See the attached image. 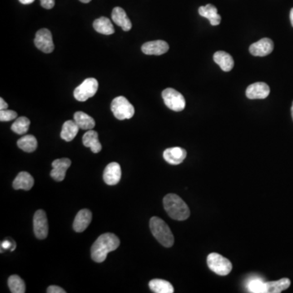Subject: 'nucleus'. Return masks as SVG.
<instances>
[{"label": "nucleus", "mask_w": 293, "mask_h": 293, "mask_svg": "<svg viewBox=\"0 0 293 293\" xmlns=\"http://www.w3.org/2000/svg\"><path fill=\"white\" fill-rule=\"evenodd\" d=\"M120 245V240L112 233H105L100 235L91 247V258L96 262L102 263L108 254L116 250Z\"/></svg>", "instance_id": "nucleus-1"}, {"label": "nucleus", "mask_w": 293, "mask_h": 293, "mask_svg": "<svg viewBox=\"0 0 293 293\" xmlns=\"http://www.w3.org/2000/svg\"><path fill=\"white\" fill-rule=\"evenodd\" d=\"M163 205L168 215L178 221H184L190 217V210L186 203L176 194H168L163 200Z\"/></svg>", "instance_id": "nucleus-2"}, {"label": "nucleus", "mask_w": 293, "mask_h": 293, "mask_svg": "<svg viewBox=\"0 0 293 293\" xmlns=\"http://www.w3.org/2000/svg\"><path fill=\"white\" fill-rule=\"evenodd\" d=\"M151 234L161 245L165 248H170L174 245L175 238L170 227L162 219L157 217H152L149 221Z\"/></svg>", "instance_id": "nucleus-3"}, {"label": "nucleus", "mask_w": 293, "mask_h": 293, "mask_svg": "<svg viewBox=\"0 0 293 293\" xmlns=\"http://www.w3.org/2000/svg\"><path fill=\"white\" fill-rule=\"evenodd\" d=\"M111 110L114 116L121 121L131 118L135 112L134 106L124 96H118L112 100Z\"/></svg>", "instance_id": "nucleus-4"}, {"label": "nucleus", "mask_w": 293, "mask_h": 293, "mask_svg": "<svg viewBox=\"0 0 293 293\" xmlns=\"http://www.w3.org/2000/svg\"><path fill=\"white\" fill-rule=\"evenodd\" d=\"M207 264L213 272L220 276H226L232 270L230 260L217 253H212L208 256Z\"/></svg>", "instance_id": "nucleus-5"}, {"label": "nucleus", "mask_w": 293, "mask_h": 293, "mask_svg": "<svg viewBox=\"0 0 293 293\" xmlns=\"http://www.w3.org/2000/svg\"><path fill=\"white\" fill-rule=\"evenodd\" d=\"M99 87L97 80L93 77L86 78L73 91V96L77 101L85 102L96 95Z\"/></svg>", "instance_id": "nucleus-6"}, {"label": "nucleus", "mask_w": 293, "mask_h": 293, "mask_svg": "<svg viewBox=\"0 0 293 293\" xmlns=\"http://www.w3.org/2000/svg\"><path fill=\"white\" fill-rule=\"evenodd\" d=\"M165 105L175 112H181L186 107V100L183 96L175 89L167 88L162 92Z\"/></svg>", "instance_id": "nucleus-7"}, {"label": "nucleus", "mask_w": 293, "mask_h": 293, "mask_svg": "<svg viewBox=\"0 0 293 293\" xmlns=\"http://www.w3.org/2000/svg\"><path fill=\"white\" fill-rule=\"evenodd\" d=\"M35 45L38 50L44 53H51L54 51L53 39L51 31L47 29H41L35 35Z\"/></svg>", "instance_id": "nucleus-8"}, {"label": "nucleus", "mask_w": 293, "mask_h": 293, "mask_svg": "<svg viewBox=\"0 0 293 293\" xmlns=\"http://www.w3.org/2000/svg\"><path fill=\"white\" fill-rule=\"evenodd\" d=\"M34 231L35 235L39 240H44L48 235V221L44 210H39L35 212L34 216Z\"/></svg>", "instance_id": "nucleus-9"}, {"label": "nucleus", "mask_w": 293, "mask_h": 293, "mask_svg": "<svg viewBox=\"0 0 293 293\" xmlns=\"http://www.w3.org/2000/svg\"><path fill=\"white\" fill-rule=\"evenodd\" d=\"M274 50V42L272 40L264 37L257 42H254L249 47L250 53L254 56H265L272 52Z\"/></svg>", "instance_id": "nucleus-10"}, {"label": "nucleus", "mask_w": 293, "mask_h": 293, "mask_svg": "<svg viewBox=\"0 0 293 293\" xmlns=\"http://www.w3.org/2000/svg\"><path fill=\"white\" fill-rule=\"evenodd\" d=\"M121 178V169L118 163H110L106 166L103 175V179L105 183L110 186H114L118 183Z\"/></svg>", "instance_id": "nucleus-11"}, {"label": "nucleus", "mask_w": 293, "mask_h": 293, "mask_svg": "<svg viewBox=\"0 0 293 293\" xmlns=\"http://www.w3.org/2000/svg\"><path fill=\"white\" fill-rule=\"evenodd\" d=\"M71 165V161L69 158L56 159L51 164L52 170L51 177L57 182L63 181L66 175V171Z\"/></svg>", "instance_id": "nucleus-12"}, {"label": "nucleus", "mask_w": 293, "mask_h": 293, "mask_svg": "<svg viewBox=\"0 0 293 293\" xmlns=\"http://www.w3.org/2000/svg\"><path fill=\"white\" fill-rule=\"evenodd\" d=\"M270 87L265 82L252 84L246 90V96L250 100H262L270 95Z\"/></svg>", "instance_id": "nucleus-13"}, {"label": "nucleus", "mask_w": 293, "mask_h": 293, "mask_svg": "<svg viewBox=\"0 0 293 293\" xmlns=\"http://www.w3.org/2000/svg\"><path fill=\"white\" fill-rule=\"evenodd\" d=\"M163 157L165 161L170 165H180L186 157V151L179 146L170 147L165 150L163 153Z\"/></svg>", "instance_id": "nucleus-14"}, {"label": "nucleus", "mask_w": 293, "mask_h": 293, "mask_svg": "<svg viewBox=\"0 0 293 293\" xmlns=\"http://www.w3.org/2000/svg\"><path fill=\"white\" fill-rule=\"evenodd\" d=\"M169 44L163 40H156L145 42L142 46V51L146 55L161 56L169 51Z\"/></svg>", "instance_id": "nucleus-15"}, {"label": "nucleus", "mask_w": 293, "mask_h": 293, "mask_svg": "<svg viewBox=\"0 0 293 293\" xmlns=\"http://www.w3.org/2000/svg\"><path fill=\"white\" fill-rule=\"evenodd\" d=\"M112 20L114 23L122 28L124 31H130L132 28V23L123 8L114 7L112 12Z\"/></svg>", "instance_id": "nucleus-16"}, {"label": "nucleus", "mask_w": 293, "mask_h": 293, "mask_svg": "<svg viewBox=\"0 0 293 293\" xmlns=\"http://www.w3.org/2000/svg\"><path fill=\"white\" fill-rule=\"evenodd\" d=\"M92 219V214L89 210H81L77 213L73 221V230L76 232H83L88 227Z\"/></svg>", "instance_id": "nucleus-17"}, {"label": "nucleus", "mask_w": 293, "mask_h": 293, "mask_svg": "<svg viewBox=\"0 0 293 293\" xmlns=\"http://www.w3.org/2000/svg\"><path fill=\"white\" fill-rule=\"evenodd\" d=\"M82 143L86 147H90L94 153H99L102 150V145L99 140V135L96 130H89L82 137Z\"/></svg>", "instance_id": "nucleus-18"}, {"label": "nucleus", "mask_w": 293, "mask_h": 293, "mask_svg": "<svg viewBox=\"0 0 293 293\" xmlns=\"http://www.w3.org/2000/svg\"><path fill=\"white\" fill-rule=\"evenodd\" d=\"M199 14L207 18L212 26H219L221 23V16L218 13V9L213 4H207L199 7Z\"/></svg>", "instance_id": "nucleus-19"}, {"label": "nucleus", "mask_w": 293, "mask_h": 293, "mask_svg": "<svg viewBox=\"0 0 293 293\" xmlns=\"http://www.w3.org/2000/svg\"><path fill=\"white\" fill-rule=\"evenodd\" d=\"M34 183H35L34 178L29 173L22 171L19 173L18 175L14 179L12 186L15 190L22 189L25 191H30L34 186Z\"/></svg>", "instance_id": "nucleus-20"}, {"label": "nucleus", "mask_w": 293, "mask_h": 293, "mask_svg": "<svg viewBox=\"0 0 293 293\" xmlns=\"http://www.w3.org/2000/svg\"><path fill=\"white\" fill-rule=\"evenodd\" d=\"M214 60L215 63L218 64L224 72H230L234 67V60L232 56L226 51H219L215 52L214 55Z\"/></svg>", "instance_id": "nucleus-21"}, {"label": "nucleus", "mask_w": 293, "mask_h": 293, "mask_svg": "<svg viewBox=\"0 0 293 293\" xmlns=\"http://www.w3.org/2000/svg\"><path fill=\"white\" fill-rule=\"evenodd\" d=\"M79 129V126H77L74 121L69 120V121H65L63 127H62V130H61V139L66 142L72 141L77 136Z\"/></svg>", "instance_id": "nucleus-22"}, {"label": "nucleus", "mask_w": 293, "mask_h": 293, "mask_svg": "<svg viewBox=\"0 0 293 293\" xmlns=\"http://www.w3.org/2000/svg\"><path fill=\"white\" fill-rule=\"evenodd\" d=\"M93 27L96 32L105 35H111L114 34L113 26L110 19L105 16L96 19L94 21Z\"/></svg>", "instance_id": "nucleus-23"}, {"label": "nucleus", "mask_w": 293, "mask_h": 293, "mask_svg": "<svg viewBox=\"0 0 293 293\" xmlns=\"http://www.w3.org/2000/svg\"><path fill=\"white\" fill-rule=\"evenodd\" d=\"M149 288L156 293H173L175 289L170 282L163 279H155L149 282Z\"/></svg>", "instance_id": "nucleus-24"}, {"label": "nucleus", "mask_w": 293, "mask_h": 293, "mask_svg": "<svg viewBox=\"0 0 293 293\" xmlns=\"http://www.w3.org/2000/svg\"><path fill=\"white\" fill-rule=\"evenodd\" d=\"M74 121L81 130H92L96 126V121L88 114L83 112H75Z\"/></svg>", "instance_id": "nucleus-25"}, {"label": "nucleus", "mask_w": 293, "mask_h": 293, "mask_svg": "<svg viewBox=\"0 0 293 293\" xmlns=\"http://www.w3.org/2000/svg\"><path fill=\"white\" fill-rule=\"evenodd\" d=\"M291 285V280L288 278L279 279L278 281L266 282V293H280L289 289Z\"/></svg>", "instance_id": "nucleus-26"}, {"label": "nucleus", "mask_w": 293, "mask_h": 293, "mask_svg": "<svg viewBox=\"0 0 293 293\" xmlns=\"http://www.w3.org/2000/svg\"><path fill=\"white\" fill-rule=\"evenodd\" d=\"M17 146L24 151L31 153L37 149V139L32 135H25L17 141Z\"/></svg>", "instance_id": "nucleus-27"}, {"label": "nucleus", "mask_w": 293, "mask_h": 293, "mask_svg": "<svg viewBox=\"0 0 293 293\" xmlns=\"http://www.w3.org/2000/svg\"><path fill=\"white\" fill-rule=\"evenodd\" d=\"M30 126H31L30 119L26 116H20L14 121V123L12 124L11 129L17 135H25L28 132Z\"/></svg>", "instance_id": "nucleus-28"}, {"label": "nucleus", "mask_w": 293, "mask_h": 293, "mask_svg": "<svg viewBox=\"0 0 293 293\" xmlns=\"http://www.w3.org/2000/svg\"><path fill=\"white\" fill-rule=\"evenodd\" d=\"M8 287H9L11 293H26V284H25V282L18 275H14L9 277V279H8Z\"/></svg>", "instance_id": "nucleus-29"}, {"label": "nucleus", "mask_w": 293, "mask_h": 293, "mask_svg": "<svg viewBox=\"0 0 293 293\" xmlns=\"http://www.w3.org/2000/svg\"><path fill=\"white\" fill-rule=\"evenodd\" d=\"M247 288L249 289V293H266L265 283L260 279H250L247 284Z\"/></svg>", "instance_id": "nucleus-30"}, {"label": "nucleus", "mask_w": 293, "mask_h": 293, "mask_svg": "<svg viewBox=\"0 0 293 293\" xmlns=\"http://www.w3.org/2000/svg\"><path fill=\"white\" fill-rule=\"evenodd\" d=\"M17 117V113L12 110H3L0 112V121H10Z\"/></svg>", "instance_id": "nucleus-31"}, {"label": "nucleus", "mask_w": 293, "mask_h": 293, "mask_svg": "<svg viewBox=\"0 0 293 293\" xmlns=\"http://www.w3.org/2000/svg\"><path fill=\"white\" fill-rule=\"evenodd\" d=\"M40 4L45 9H51L55 6V0H39Z\"/></svg>", "instance_id": "nucleus-32"}, {"label": "nucleus", "mask_w": 293, "mask_h": 293, "mask_svg": "<svg viewBox=\"0 0 293 293\" xmlns=\"http://www.w3.org/2000/svg\"><path fill=\"white\" fill-rule=\"evenodd\" d=\"M47 293H65L66 292L61 287L56 286V285H51L48 287L47 290Z\"/></svg>", "instance_id": "nucleus-33"}, {"label": "nucleus", "mask_w": 293, "mask_h": 293, "mask_svg": "<svg viewBox=\"0 0 293 293\" xmlns=\"http://www.w3.org/2000/svg\"><path fill=\"white\" fill-rule=\"evenodd\" d=\"M2 248H3V249H11L12 250V244L10 242L9 240H5L2 243Z\"/></svg>", "instance_id": "nucleus-34"}, {"label": "nucleus", "mask_w": 293, "mask_h": 293, "mask_svg": "<svg viewBox=\"0 0 293 293\" xmlns=\"http://www.w3.org/2000/svg\"><path fill=\"white\" fill-rule=\"evenodd\" d=\"M8 105L7 103L5 102V100L2 98H0V110H7Z\"/></svg>", "instance_id": "nucleus-35"}, {"label": "nucleus", "mask_w": 293, "mask_h": 293, "mask_svg": "<svg viewBox=\"0 0 293 293\" xmlns=\"http://www.w3.org/2000/svg\"><path fill=\"white\" fill-rule=\"evenodd\" d=\"M19 2L22 4H31L32 2H35V0H19Z\"/></svg>", "instance_id": "nucleus-36"}, {"label": "nucleus", "mask_w": 293, "mask_h": 293, "mask_svg": "<svg viewBox=\"0 0 293 293\" xmlns=\"http://www.w3.org/2000/svg\"><path fill=\"white\" fill-rule=\"evenodd\" d=\"M290 20H291L292 26H293V8H292L291 12H290Z\"/></svg>", "instance_id": "nucleus-37"}, {"label": "nucleus", "mask_w": 293, "mask_h": 293, "mask_svg": "<svg viewBox=\"0 0 293 293\" xmlns=\"http://www.w3.org/2000/svg\"><path fill=\"white\" fill-rule=\"evenodd\" d=\"M81 1V2H84V3H88V2H91V0H79Z\"/></svg>", "instance_id": "nucleus-38"}, {"label": "nucleus", "mask_w": 293, "mask_h": 293, "mask_svg": "<svg viewBox=\"0 0 293 293\" xmlns=\"http://www.w3.org/2000/svg\"><path fill=\"white\" fill-rule=\"evenodd\" d=\"M292 116H293V105H292Z\"/></svg>", "instance_id": "nucleus-39"}]
</instances>
